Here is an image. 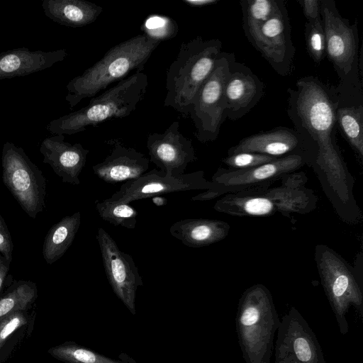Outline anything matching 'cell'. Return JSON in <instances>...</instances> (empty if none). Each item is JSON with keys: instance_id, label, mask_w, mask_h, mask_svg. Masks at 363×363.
<instances>
[{"instance_id": "cell-31", "label": "cell", "mask_w": 363, "mask_h": 363, "mask_svg": "<svg viewBox=\"0 0 363 363\" xmlns=\"http://www.w3.org/2000/svg\"><path fill=\"white\" fill-rule=\"evenodd\" d=\"M306 50L315 63H320L325 54V39L321 18L305 24Z\"/></svg>"}, {"instance_id": "cell-2", "label": "cell", "mask_w": 363, "mask_h": 363, "mask_svg": "<svg viewBox=\"0 0 363 363\" xmlns=\"http://www.w3.org/2000/svg\"><path fill=\"white\" fill-rule=\"evenodd\" d=\"M160 43L142 33L112 47L100 60L68 82L65 100L69 108L99 94L109 85L142 72Z\"/></svg>"}, {"instance_id": "cell-23", "label": "cell", "mask_w": 363, "mask_h": 363, "mask_svg": "<svg viewBox=\"0 0 363 363\" xmlns=\"http://www.w3.org/2000/svg\"><path fill=\"white\" fill-rule=\"evenodd\" d=\"M213 208L220 213L238 216H267L277 211L264 189L228 194L217 201Z\"/></svg>"}, {"instance_id": "cell-15", "label": "cell", "mask_w": 363, "mask_h": 363, "mask_svg": "<svg viewBox=\"0 0 363 363\" xmlns=\"http://www.w3.org/2000/svg\"><path fill=\"white\" fill-rule=\"evenodd\" d=\"M179 126V121H174L164 133H151L147 138L150 162L164 177H179L189 163L197 160L191 140L180 132Z\"/></svg>"}, {"instance_id": "cell-36", "label": "cell", "mask_w": 363, "mask_h": 363, "mask_svg": "<svg viewBox=\"0 0 363 363\" xmlns=\"http://www.w3.org/2000/svg\"><path fill=\"white\" fill-rule=\"evenodd\" d=\"M307 21H314L321 18L320 0H299Z\"/></svg>"}, {"instance_id": "cell-20", "label": "cell", "mask_w": 363, "mask_h": 363, "mask_svg": "<svg viewBox=\"0 0 363 363\" xmlns=\"http://www.w3.org/2000/svg\"><path fill=\"white\" fill-rule=\"evenodd\" d=\"M67 57L66 50L53 51L16 48L0 53V80L26 76L51 67Z\"/></svg>"}, {"instance_id": "cell-38", "label": "cell", "mask_w": 363, "mask_h": 363, "mask_svg": "<svg viewBox=\"0 0 363 363\" xmlns=\"http://www.w3.org/2000/svg\"><path fill=\"white\" fill-rule=\"evenodd\" d=\"M183 2L191 7H202L216 4L218 0H182Z\"/></svg>"}, {"instance_id": "cell-18", "label": "cell", "mask_w": 363, "mask_h": 363, "mask_svg": "<svg viewBox=\"0 0 363 363\" xmlns=\"http://www.w3.org/2000/svg\"><path fill=\"white\" fill-rule=\"evenodd\" d=\"M40 152L43 162L49 164L64 183L80 184L79 177L89 153L82 144H71L65 141L64 135H54L42 141Z\"/></svg>"}, {"instance_id": "cell-21", "label": "cell", "mask_w": 363, "mask_h": 363, "mask_svg": "<svg viewBox=\"0 0 363 363\" xmlns=\"http://www.w3.org/2000/svg\"><path fill=\"white\" fill-rule=\"evenodd\" d=\"M229 231L228 223L208 218L182 219L169 228L172 236L190 247H205L221 241Z\"/></svg>"}, {"instance_id": "cell-9", "label": "cell", "mask_w": 363, "mask_h": 363, "mask_svg": "<svg viewBox=\"0 0 363 363\" xmlns=\"http://www.w3.org/2000/svg\"><path fill=\"white\" fill-rule=\"evenodd\" d=\"M234 57L233 53L221 52L191 106L189 116L196 128L194 135L201 143L214 141L225 119V85Z\"/></svg>"}, {"instance_id": "cell-13", "label": "cell", "mask_w": 363, "mask_h": 363, "mask_svg": "<svg viewBox=\"0 0 363 363\" xmlns=\"http://www.w3.org/2000/svg\"><path fill=\"white\" fill-rule=\"evenodd\" d=\"M103 265L108 283L116 296L135 314V296L143 286L142 277L133 257L121 251L113 238L103 228L96 235Z\"/></svg>"}, {"instance_id": "cell-1", "label": "cell", "mask_w": 363, "mask_h": 363, "mask_svg": "<svg viewBox=\"0 0 363 363\" xmlns=\"http://www.w3.org/2000/svg\"><path fill=\"white\" fill-rule=\"evenodd\" d=\"M295 86L287 89V114L301 143L306 162L328 177L334 191L337 194L341 184L347 194L348 172L335 138L340 102L336 87L313 76L298 79Z\"/></svg>"}, {"instance_id": "cell-26", "label": "cell", "mask_w": 363, "mask_h": 363, "mask_svg": "<svg viewBox=\"0 0 363 363\" xmlns=\"http://www.w3.org/2000/svg\"><path fill=\"white\" fill-rule=\"evenodd\" d=\"M266 194L274 201L277 211L304 213L311 210L313 203L312 193L306 189H300L298 186L284 184L280 187L264 190Z\"/></svg>"}, {"instance_id": "cell-5", "label": "cell", "mask_w": 363, "mask_h": 363, "mask_svg": "<svg viewBox=\"0 0 363 363\" xmlns=\"http://www.w3.org/2000/svg\"><path fill=\"white\" fill-rule=\"evenodd\" d=\"M147 85L145 73L133 74L92 97L86 106L51 121L47 129L53 135H72L107 120L127 117L145 98Z\"/></svg>"}, {"instance_id": "cell-33", "label": "cell", "mask_w": 363, "mask_h": 363, "mask_svg": "<svg viewBox=\"0 0 363 363\" xmlns=\"http://www.w3.org/2000/svg\"><path fill=\"white\" fill-rule=\"evenodd\" d=\"M279 157L259 153L240 152L228 155L223 162L234 170L247 169L272 162Z\"/></svg>"}, {"instance_id": "cell-6", "label": "cell", "mask_w": 363, "mask_h": 363, "mask_svg": "<svg viewBox=\"0 0 363 363\" xmlns=\"http://www.w3.org/2000/svg\"><path fill=\"white\" fill-rule=\"evenodd\" d=\"M320 16L325 39V53L333 63L340 83L336 87L340 98L362 99V86L359 77V64L362 62V51L359 55L357 24H351L343 18L334 0H320Z\"/></svg>"}, {"instance_id": "cell-34", "label": "cell", "mask_w": 363, "mask_h": 363, "mask_svg": "<svg viewBox=\"0 0 363 363\" xmlns=\"http://www.w3.org/2000/svg\"><path fill=\"white\" fill-rule=\"evenodd\" d=\"M27 323L26 311H16L9 314L0 323V349L12 334Z\"/></svg>"}, {"instance_id": "cell-8", "label": "cell", "mask_w": 363, "mask_h": 363, "mask_svg": "<svg viewBox=\"0 0 363 363\" xmlns=\"http://www.w3.org/2000/svg\"><path fill=\"white\" fill-rule=\"evenodd\" d=\"M2 181L21 208L35 218L45 207L46 179L23 149L4 143L1 152Z\"/></svg>"}, {"instance_id": "cell-27", "label": "cell", "mask_w": 363, "mask_h": 363, "mask_svg": "<svg viewBox=\"0 0 363 363\" xmlns=\"http://www.w3.org/2000/svg\"><path fill=\"white\" fill-rule=\"evenodd\" d=\"M37 298V287L28 280L13 281L0 296V323L9 314L26 311Z\"/></svg>"}, {"instance_id": "cell-7", "label": "cell", "mask_w": 363, "mask_h": 363, "mask_svg": "<svg viewBox=\"0 0 363 363\" xmlns=\"http://www.w3.org/2000/svg\"><path fill=\"white\" fill-rule=\"evenodd\" d=\"M315 259L321 284L334 313L340 332L349 330L347 315L353 306L363 317L362 283L352 267L336 252L325 245H316Z\"/></svg>"}, {"instance_id": "cell-32", "label": "cell", "mask_w": 363, "mask_h": 363, "mask_svg": "<svg viewBox=\"0 0 363 363\" xmlns=\"http://www.w3.org/2000/svg\"><path fill=\"white\" fill-rule=\"evenodd\" d=\"M141 30L147 36L161 43L174 38L178 33V26L169 17L155 15L144 21Z\"/></svg>"}, {"instance_id": "cell-11", "label": "cell", "mask_w": 363, "mask_h": 363, "mask_svg": "<svg viewBox=\"0 0 363 363\" xmlns=\"http://www.w3.org/2000/svg\"><path fill=\"white\" fill-rule=\"evenodd\" d=\"M305 163L303 155L293 154L247 169L230 171L219 168L212 177L215 187L206 190L205 197L211 200L229 192L266 189L273 182L299 169Z\"/></svg>"}, {"instance_id": "cell-24", "label": "cell", "mask_w": 363, "mask_h": 363, "mask_svg": "<svg viewBox=\"0 0 363 363\" xmlns=\"http://www.w3.org/2000/svg\"><path fill=\"white\" fill-rule=\"evenodd\" d=\"M81 223V213L63 217L54 224L45 235L43 256L48 264H52L61 258L71 246Z\"/></svg>"}, {"instance_id": "cell-14", "label": "cell", "mask_w": 363, "mask_h": 363, "mask_svg": "<svg viewBox=\"0 0 363 363\" xmlns=\"http://www.w3.org/2000/svg\"><path fill=\"white\" fill-rule=\"evenodd\" d=\"M214 187L212 182L205 179L203 171L185 173L179 177H168L162 176L159 169L155 168L137 179L124 182L118 191L108 199L130 203L132 201L168 193L207 190Z\"/></svg>"}, {"instance_id": "cell-39", "label": "cell", "mask_w": 363, "mask_h": 363, "mask_svg": "<svg viewBox=\"0 0 363 363\" xmlns=\"http://www.w3.org/2000/svg\"><path fill=\"white\" fill-rule=\"evenodd\" d=\"M152 201L157 206H163L167 203V199L162 196H155L152 197Z\"/></svg>"}, {"instance_id": "cell-35", "label": "cell", "mask_w": 363, "mask_h": 363, "mask_svg": "<svg viewBox=\"0 0 363 363\" xmlns=\"http://www.w3.org/2000/svg\"><path fill=\"white\" fill-rule=\"evenodd\" d=\"M13 244L8 226L0 213V254L12 262Z\"/></svg>"}, {"instance_id": "cell-28", "label": "cell", "mask_w": 363, "mask_h": 363, "mask_svg": "<svg viewBox=\"0 0 363 363\" xmlns=\"http://www.w3.org/2000/svg\"><path fill=\"white\" fill-rule=\"evenodd\" d=\"M95 207L102 220L116 226L135 229L138 212L129 203L111 201L106 199L96 200Z\"/></svg>"}, {"instance_id": "cell-4", "label": "cell", "mask_w": 363, "mask_h": 363, "mask_svg": "<svg viewBox=\"0 0 363 363\" xmlns=\"http://www.w3.org/2000/svg\"><path fill=\"white\" fill-rule=\"evenodd\" d=\"M218 39L197 36L181 44L176 59L167 71L164 106L184 116L189 114L196 96L212 72L221 53Z\"/></svg>"}, {"instance_id": "cell-19", "label": "cell", "mask_w": 363, "mask_h": 363, "mask_svg": "<svg viewBox=\"0 0 363 363\" xmlns=\"http://www.w3.org/2000/svg\"><path fill=\"white\" fill-rule=\"evenodd\" d=\"M240 152L259 153L276 157L293 154L304 157L297 133L294 129L286 127L275 128L244 138L228 150V155Z\"/></svg>"}, {"instance_id": "cell-3", "label": "cell", "mask_w": 363, "mask_h": 363, "mask_svg": "<svg viewBox=\"0 0 363 363\" xmlns=\"http://www.w3.org/2000/svg\"><path fill=\"white\" fill-rule=\"evenodd\" d=\"M280 323L266 286L257 284L242 293L237 308L235 330L245 363H271Z\"/></svg>"}, {"instance_id": "cell-16", "label": "cell", "mask_w": 363, "mask_h": 363, "mask_svg": "<svg viewBox=\"0 0 363 363\" xmlns=\"http://www.w3.org/2000/svg\"><path fill=\"white\" fill-rule=\"evenodd\" d=\"M264 87L262 80L234 57L225 85V118L236 121L246 115L262 98Z\"/></svg>"}, {"instance_id": "cell-10", "label": "cell", "mask_w": 363, "mask_h": 363, "mask_svg": "<svg viewBox=\"0 0 363 363\" xmlns=\"http://www.w3.org/2000/svg\"><path fill=\"white\" fill-rule=\"evenodd\" d=\"M243 30L248 41L277 74L287 76L291 73L296 48L291 40L290 19L284 1L268 20Z\"/></svg>"}, {"instance_id": "cell-30", "label": "cell", "mask_w": 363, "mask_h": 363, "mask_svg": "<svg viewBox=\"0 0 363 363\" xmlns=\"http://www.w3.org/2000/svg\"><path fill=\"white\" fill-rule=\"evenodd\" d=\"M283 0H241L242 28L259 25L272 16Z\"/></svg>"}, {"instance_id": "cell-22", "label": "cell", "mask_w": 363, "mask_h": 363, "mask_svg": "<svg viewBox=\"0 0 363 363\" xmlns=\"http://www.w3.org/2000/svg\"><path fill=\"white\" fill-rule=\"evenodd\" d=\"M42 8L54 22L72 28L94 23L103 11L101 6L84 0H43Z\"/></svg>"}, {"instance_id": "cell-29", "label": "cell", "mask_w": 363, "mask_h": 363, "mask_svg": "<svg viewBox=\"0 0 363 363\" xmlns=\"http://www.w3.org/2000/svg\"><path fill=\"white\" fill-rule=\"evenodd\" d=\"M55 358L66 363H124L114 360L74 342H66L48 350Z\"/></svg>"}, {"instance_id": "cell-12", "label": "cell", "mask_w": 363, "mask_h": 363, "mask_svg": "<svg viewBox=\"0 0 363 363\" xmlns=\"http://www.w3.org/2000/svg\"><path fill=\"white\" fill-rule=\"evenodd\" d=\"M277 333L274 363H326L315 333L294 307L281 318Z\"/></svg>"}, {"instance_id": "cell-37", "label": "cell", "mask_w": 363, "mask_h": 363, "mask_svg": "<svg viewBox=\"0 0 363 363\" xmlns=\"http://www.w3.org/2000/svg\"><path fill=\"white\" fill-rule=\"evenodd\" d=\"M11 263L0 254V296L3 294V289L7 281Z\"/></svg>"}, {"instance_id": "cell-25", "label": "cell", "mask_w": 363, "mask_h": 363, "mask_svg": "<svg viewBox=\"0 0 363 363\" xmlns=\"http://www.w3.org/2000/svg\"><path fill=\"white\" fill-rule=\"evenodd\" d=\"M336 123L361 160L363 157V104L358 100L340 99Z\"/></svg>"}, {"instance_id": "cell-17", "label": "cell", "mask_w": 363, "mask_h": 363, "mask_svg": "<svg viewBox=\"0 0 363 363\" xmlns=\"http://www.w3.org/2000/svg\"><path fill=\"white\" fill-rule=\"evenodd\" d=\"M111 149L107 157L92 167L93 172L104 182L115 184L137 179L149 168L150 160L135 148L118 140L108 141Z\"/></svg>"}]
</instances>
